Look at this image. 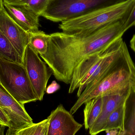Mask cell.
<instances>
[{"label": "cell", "instance_id": "cell-1", "mask_svg": "<svg viewBox=\"0 0 135 135\" xmlns=\"http://www.w3.org/2000/svg\"><path fill=\"white\" fill-rule=\"evenodd\" d=\"M125 32L121 20L85 35L55 32L50 35L46 54L40 56L56 79L69 84L75 69L81 62L107 50Z\"/></svg>", "mask_w": 135, "mask_h": 135}, {"label": "cell", "instance_id": "cell-2", "mask_svg": "<svg viewBox=\"0 0 135 135\" xmlns=\"http://www.w3.org/2000/svg\"><path fill=\"white\" fill-rule=\"evenodd\" d=\"M135 86V65L125 45L123 54L109 71L90 90L82 93L70 111L71 115L86 102Z\"/></svg>", "mask_w": 135, "mask_h": 135}, {"label": "cell", "instance_id": "cell-3", "mask_svg": "<svg viewBox=\"0 0 135 135\" xmlns=\"http://www.w3.org/2000/svg\"><path fill=\"white\" fill-rule=\"evenodd\" d=\"M134 0H126L90 13L61 22L62 32L85 35L126 17L132 8Z\"/></svg>", "mask_w": 135, "mask_h": 135}, {"label": "cell", "instance_id": "cell-4", "mask_svg": "<svg viewBox=\"0 0 135 135\" xmlns=\"http://www.w3.org/2000/svg\"><path fill=\"white\" fill-rule=\"evenodd\" d=\"M0 83L21 104L38 100L22 64L0 59Z\"/></svg>", "mask_w": 135, "mask_h": 135}, {"label": "cell", "instance_id": "cell-5", "mask_svg": "<svg viewBox=\"0 0 135 135\" xmlns=\"http://www.w3.org/2000/svg\"><path fill=\"white\" fill-rule=\"evenodd\" d=\"M126 0H50L41 16L62 22Z\"/></svg>", "mask_w": 135, "mask_h": 135}, {"label": "cell", "instance_id": "cell-6", "mask_svg": "<svg viewBox=\"0 0 135 135\" xmlns=\"http://www.w3.org/2000/svg\"><path fill=\"white\" fill-rule=\"evenodd\" d=\"M23 65L38 100H42L52 72L47 64L28 44L24 54Z\"/></svg>", "mask_w": 135, "mask_h": 135}, {"label": "cell", "instance_id": "cell-7", "mask_svg": "<svg viewBox=\"0 0 135 135\" xmlns=\"http://www.w3.org/2000/svg\"><path fill=\"white\" fill-rule=\"evenodd\" d=\"M125 45L122 38L105 51L93 74L78 89V97L82 93L90 90L102 79L122 55Z\"/></svg>", "mask_w": 135, "mask_h": 135}, {"label": "cell", "instance_id": "cell-8", "mask_svg": "<svg viewBox=\"0 0 135 135\" xmlns=\"http://www.w3.org/2000/svg\"><path fill=\"white\" fill-rule=\"evenodd\" d=\"M0 107L10 122L9 129L17 132L33 123L25 108L24 105L17 101L0 83Z\"/></svg>", "mask_w": 135, "mask_h": 135}, {"label": "cell", "instance_id": "cell-9", "mask_svg": "<svg viewBox=\"0 0 135 135\" xmlns=\"http://www.w3.org/2000/svg\"><path fill=\"white\" fill-rule=\"evenodd\" d=\"M47 119V135H75L83 126L62 104L52 111Z\"/></svg>", "mask_w": 135, "mask_h": 135}, {"label": "cell", "instance_id": "cell-10", "mask_svg": "<svg viewBox=\"0 0 135 135\" xmlns=\"http://www.w3.org/2000/svg\"><path fill=\"white\" fill-rule=\"evenodd\" d=\"M0 30L23 59L29 42V34L17 24L5 9L0 12Z\"/></svg>", "mask_w": 135, "mask_h": 135}, {"label": "cell", "instance_id": "cell-11", "mask_svg": "<svg viewBox=\"0 0 135 135\" xmlns=\"http://www.w3.org/2000/svg\"><path fill=\"white\" fill-rule=\"evenodd\" d=\"M130 89L102 97L103 104L101 112L89 129L90 135H97L103 131L107 119L113 111L124 103Z\"/></svg>", "mask_w": 135, "mask_h": 135}, {"label": "cell", "instance_id": "cell-12", "mask_svg": "<svg viewBox=\"0 0 135 135\" xmlns=\"http://www.w3.org/2000/svg\"><path fill=\"white\" fill-rule=\"evenodd\" d=\"M4 8L10 17L28 33L39 30L40 16L25 6H12L4 4Z\"/></svg>", "mask_w": 135, "mask_h": 135}, {"label": "cell", "instance_id": "cell-13", "mask_svg": "<svg viewBox=\"0 0 135 135\" xmlns=\"http://www.w3.org/2000/svg\"><path fill=\"white\" fill-rule=\"evenodd\" d=\"M118 135H135V86L130 89L125 99L123 128Z\"/></svg>", "mask_w": 135, "mask_h": 135}, {"label": "cell", "instance_id": "cell-14", "mask_svg": "<svg viewBox=\"0 0 135 135\" xmlns=\"http://www.w3.org/2000/svg\"><path fill=\"white\" fill-rule=\"evenodd\" d=\"M103 104V98L98 97L86 102L84 109V126L89 129L100 113Z\"/></svg>", "mask_w": 135, "mask_h": 135}, {"label": "cell", "instance_id": "cell-15", "mask_svg": "<svg viewBox=\"0 0 135 135\" xmlns=\"http://www.w3.org/2000/svg\"><path fill=\"white\" fill-rule=\"evenodd\" d=\"M28 45L40 56L46 54L48 50L50 35L39 31L29 33Z\"/></svg>", "mask_w": 135, "mask_h": 135}, {"label": "cell", "instance_id": "cell-16", "mask_svg": "<svg viewBox=\"0 0 135 135\" xmlns=\"http://www.w3.org/2000/svg\"><path fill=\"white\" fill-rule=\"evenodd\" d=\"M0 59L23 65L20 57L10 41L0 30Z\"/></svg>", "mask_w": 135, "mask_h": 135}, {"label": "cell", "instance_id": "cell-17", "mask_svg": "<svg viewBox=\"0 0 135 135\" xmlns=\"http://www.w3.org/2000/svg\"><path fill=\"white\" fill-rule=\"evenodd\" d=\"M124 104L110 114L107 119L103 131L117 128L122 130L124 117Z\"/></svg>", "mask_w": 135, "mask_h": 135}, {"label": "cell", "instance_id": "cell-18", "mask_svg": "<svg viewBox=\"0 0 135 135\" xmlns=\"http://www.w3.org/2000/svg\"><path fill=\"white\" fill-rule=\"evenodd\" d=\"M50 0H27L23 5L25 6L40 16L46 9Z\"/></svg>", "mask_w": 135, "mask_h": 135}, {"label": "cell", "instance_id": "cell-19", "mask_svg": "<svg viewBox=\"0 0 135 135\" xmlns=\"http://www.w3.org/2000/svg\"><path fill=\"white\" fill-rule=\"evenodd\" d=\"M124 28L125 31L132 27L135 26V0L129 13L123 19Z\"/></svg>", "mask_w": 135, "mask_h": 135}, {"label": "cell", "instance_id": "cell-20", "mask_svg": "<svg viewBox=\"0 0 135 135\" xmlns=\"http://www.w3.org/2000/svg\"><path fill=\"white\" fill-rule=\"evenodd\" d=\"M48 124V120L47 119L38 123V125L33 135H42L44 128Z\"/></svg>", "mask_w": 135, "mask_h": 135}, {"label": "cell", "instance_id": "cell-21", "mask_svg": "<svg viewBox=\"0 0 135 135\" xmlns=\"http://www.w3.org/2000/svg\"><path fill=\"white\" fill-rule=\"evenodd\" d=\"M60 88V86L55 81H54L47 86L46 93L47 94H51L57 91Z\"/></svg>", "mask_w": 135, "mask_h": 135}, {"label": "cell", "instance_id": "cell-22", "mask_svg": "<svg viewBox=\"0 0 135 135\" xmlns=\"http://www.w3.org/2000/svg\"><path fill=\"white\" fill-rule=\"evenodd\" d=\"M0 123L6 125L8 128L10 127L9 119L1 107H0Z\"/></svg>", "mask_w": 135, "mask_h": 135}, {"label": "cell", "instance_id": "cell-23", "mask_svg": "<svg viewBox=\"0 0 135 135\" xmlns=\"http://www.w3.org/2000/svg\"><path fill=\"white\" fill-rule=\"evenodd\" d=\"M27 0H3L4 4L9 5L22 6Z\"/></svg>", "mask_w": 135, "mask_h": 135}, {"label": "cell", "instance_id": "cell-24", "mask_svg": "<svg viewBox=\"0 0 135 135\" xmlns=\"http://www.w3.org/2000/svg\"><path fill=\"white\" fill-rule=\"evenodd\" d=\"M120 130V129L119 128H114V129L107 130L105 131L106 132V135H118Z\"/></svg>", "mask_w": 135, "mask_h": 135}, {"label": "cell", "instance_id": "cell-25", "mask_svg": "<svg viewBox=\"0 0 135 135\" xmlns=\"http://www.w3.org/2000/svg\"><path fill=\"white\" fill-rule=\"evenodd\" d=\"M131 46L135 54V35H134L131 40Z\"/></svg>", "mask_w": 135, "mask_h": 135}, {"label": "cell", "instance_id": "cell-26", "mask_svg": "<svg viewBox=\"0 0 135 135\" xmlns=\"http://www.w3.org/2000/svg\"><path fill=\"white\" fill-rule=\"evenodd\" d=\"M6 127V125L0 123V135H4V132Z\"/></svg>", "mask_w": 135, "mask_h": 135}, {"label": "cell", "instance_id": "cell-27", "mask_svg": "<svg viewBox=\"0 0 135 135\" xmlns=\"http://www.w3.org/2000/svg\"><path fill=\"white\" fill-rule=\"evenodd\" d=\"M6 135H18L17 134L16 132L12 131L11 129L8 128L6 132Z\"/></svg>", "mask_w": 135, "mask_h": 135}, {"label": "cell", "instance_id": "cell-28", "mask_svg": "<svg viewBox=\"0 0 135 135\" xmlns=\"http://www.w3.org/2000/svg\"><path fill=\"white\" fill-rule=\"evenodd\" d=\"M4 9L3 0H0V12Z\"/></svg>", "mask_w": 135, "mask_h": 135}, {"label": "cell", "instance_id": "cell-29", "mask_svg": "<svg viewBox=\"0 0 135 135\" xmlns=\"http://www.w3.org/2000/svg\"><path fill=\"white\" fill-rule=\"evenodd\" d=\"M48 124L46 126L43 132L42 135H47V127H48Z\"/></svg>", "mask_w": 135, "mask_h": 135}]
</instances>
